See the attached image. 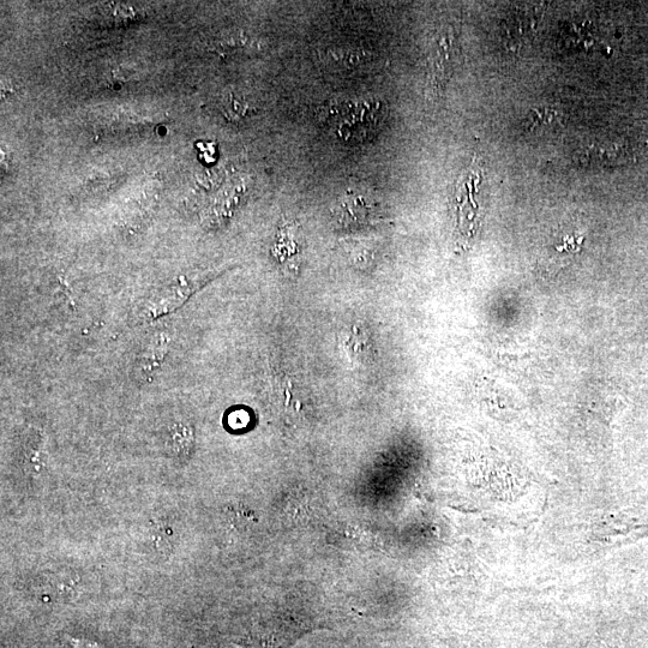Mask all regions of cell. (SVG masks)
<instances>
[{"mask_svg":"<svg viewBox=\"0 0 648 648\" xmlns=\"http://www.w3.org/2000/svg\"><path fill=\"white\" fill-rule=\"evenodd\" d=\"M456 40L452 27H446L437 34L430 54L429 86L430 92L440 96L446 88L455 64Z\"/></svg>","mask_w":648,"mask_h":648,"instance_id":"cell-1","label":"cell"},{"mask_svg":"<svg viewBox=\"0 0 648 648\" xmlns=\"http://www.w3.org/2000/svg\"><path fill=\"white\" fill-rule=\"evenodd\" d=\"M370 214L372 215L369 204L360 196L347 197L339 206V219L341 224L345 226L363 225L370 219Z\"/></svg>","mask_w":648,"mask_h":648,"instance_id":"cell-2","label":"cell"}]
</instances>
